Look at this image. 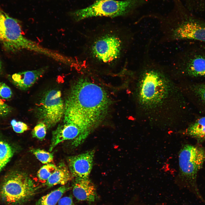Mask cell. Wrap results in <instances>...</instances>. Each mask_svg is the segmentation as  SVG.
I'll return each instance as SVG.
<instances>
[{"label":"cell","instance_id":"cell-20","mask_svg":"<svg viewBox=\"0 0 205 205\" xmlns=\"http://www.w3.org/2000/svg\"><path fill=\"white\" fill-rule=\"evenodd\" d=\"M30 151L42 163H49L53 161L54 156L52 153L39 149L32 148Z\"/></svg>","mask_w":205,"mask_h":205},{"label":"cell","instance_id":"cell-2","mask_svg":"<svg viewBox=\"0 0 205 205\" xmlns=\"http://www.w3.org/2000/svg\"><path fill=\"white\" fill-rule=\"evenodd\" d=\"M133 36L132 34H130L124 37L112 31H106L97 35L90 44V57L96 64L112 66L121 58Z\"/></svg>","mask_w":205,"mask_h":205},{"label":"cell","instance_id":"cell-14","mask_svg":"<svg viewBox=\"0 0 205 205\" xmlns=\"http://www.w3.org/2000/svg\"><path fill=\"white\" fill-rule=\"evenodd\" d=\"M73 178L68 167L63 162L60 163L45 183L48 187L61 184L65 185Z\"/></svg>","mask_w":205,"mask_h":205},{"label":"cell","instance_id":"cell-7","mask_svg":"<svg viewBox=\"0 0 205 205\" xmlns=\"http://www.w3.org/2000/svg\"><path fill=\"white\" fill-rule=\"evenodd\" d=\"M145 0H97L89 7L71 12L77 21L97 17H114L127 14Z\"/></svg>","mask_w":205,"mask_h":205},{"label":"cell","instance_id":"cell-11","mask_svg":"<svg viewBox=\"0 0 205 205\" xmlns=\"http://www.w3.org/2000/svg\"><path fill=\"white\" fill-rule=\"evenodd\" d=\"M94 154L95 151L93 150L68 158V167L73 178H89L93 167Z\"/></svg>","mask_w":205,"mask_h":205},{"label":"cell","instance_id":"cell-19","mask_svg":"<svg viewBox=\"0 0 205 205\" xmlns=\"http://www.w3.org/2000/svg\"><path fill=\"white\" fill-rule=\"evenodd\" d=\"M56 168L57 166L53 164L49 163L44 165L38 171L37 176L39 179L46 183Z\"/></svg>","mask_w":205,"mask_h":205},{"label":"cell","instance_id":"cell-26","mask_svg":"<svg viewBox=\"0 0 205 205\" xmlns=\"http://www.w3.org/2000/svg\"><path fill=\"white\" fill-rule=\"evenodd\" d=\"M2 64L1 62L0 59V72L2 70Z\"/></svg>","mask_w":205,"mask_h":205},{"label":"cell","instance_id":"cell-5","mask_svg":"<svg viewBox=\"0 0 205 205\" xmlns=\"http://www.w3.org/2000/svg\"><path fill=\"white\" fill-rule=\"evenodd\" d=\"M192 42L177 55L172 69L181 77L205 79V44Z\"/></svg>","mask_w":205,"mask_h":205},{"label":"cell","instance_id":"cell-8","mask_svg":"<svg viewBox=\"0 0 205 205\" xmlns=\"http://www.w3.org/2000/svg\"><path fill=\"white\" fill-rule=\"evenodd\" d=\"M179 165L181 176L187 187L203 201L197 186V175L205 162V151L202 147L186 144L180 150Z\"/></svg>","mask_w":205,"mask_h":205},{"label":"cell","instance_id":"cell-22","mask_svg":"<svg viewBox=\"0 0 205 205\" xmlns=\"http://www.w3.org/2000/svg\"><path fill=\"white\" fill-rule=\"evenodd\" d=\"M11 124L13 130L17 133H23L28 129V126L26 123L21 121H17L15 119L11 121Z\"/></svg>","mask_w":205,"mask_h":205},{"label":"cell","instance_id":"cell-3","mask_svg":"<svg viewBox=\"0 0 205 205\" xmlns=\"http://www.w3.org/2000/svg\"><path fill=\"white\" fill-rule=\"evenodd\" d=\"M0 42L5 50L11 52L26 50L50 58L54 54L53 50L44 47L24 36L20 22L9 16L1 7Z\"/></svg>","mask_w":205,"mask_h":205},{"label":"cell","instance_id":"cell-25","mask_svg":"<svg viewBox=\"0 0 205 205\" xmlns=\"http://www.w3.org/2000/svg\"><path fill=\"white\" fill-rule=\"evenodd\" d=\"M58 203V205H75L71 196L61 198Z\"/></svg>","mask_w":205,"mask_h":205},{"label":"cell","instance_id":"cell-24","mask_svg":"<svg viewBox=\"0 0 205 205\" xmlns=\"http://www.w3.org/2000/svg\"><path fill=\"white\" fill-rule=\"evenodd\" d=\"M11 107L0 97V116H7L11 112Z\"/></svg>","mask_w":205,"mask_h":205},{"label":"cell","instance_id":"cell-6","mask_svg":"<svg viewBox=\"0 0 205 205\" xmlns=\"http://www.w3.org/2000/svg\"><path fill=\"white\" fill-rule=\"evenodd\" d=\"M165 23L161 30L163 42L187 41L205 44V22L189 18Z\"/></svg>","mask_w":205,"mask_h":205},{"label":"cell","instance_id":"cell-10","mask_svg":"<svg viewBox=\"0 0 205 205\" xmlns=\"http://www.w3.org/2000/svg\"><path fill=\"white\" fill-rule=\"evenodd\" d=\"M93 129L87 125L70 121H63L52 132L49 151L51 152L60 143L68 140H72L73 145L77 146L84 140Z\"/></svg>","mask_w":205,"mask_h":205},{"label":"cell","instance_id":"cell-13","mask_svg":"<svg viewBox=\"0 0 205 205\" xmlns=\"http://www.w3.org/2000/svg\"><path fill=\"white\" fill-rule=\"evenodd\" d=\"M73 193L77 200L89 203L95 202L98 198L96 187L89 178L75 179Z\"/></svg>","mask_w":205,"mask_h":205},{"label":"cell","instance_id":"cell-12","mask_svg":"<svg viewBox=\"0 0 205 205\" xmlns=\"http://www.w3.org/2000/svg\"><path fill=\"white\" fill-rule=\"evenodd\" d=\"M47 66L32 70L22 71L13 74L11 81L17 88L26 90L32 86L45 73Z\"/></svg>","mask_w":205,"mask_h":205},{"label":"cell","instance_id":"cell-15","mask_svg":"<svg viewBox=\"0 0 205 205\" xmlns=\"http://www.w3.org/2000/svg\"><path fill=\"white\" fill-rule=\"evenodd\" d=\"M185 133L198 141L205 140V116L198 118L190 124L186 129Z\"/></svg>","mask_w":205,"mask_h":205},{"label":"cell","instance_id":"cell-18","mask_svg":"<svg viewBox=\"0 0 205 205\" xmlns=\"http://www.w3.org/2000/svg\"><path fill=\"white\" fill-rule=\"evenodd\" d=\"M189 88L194 98L201 104L205 106V83H194L190 85Z\"/></svg>","mask_w":205,"mask_h":205},{"label":"cell","instance_id":"cell-16","mask_svg":"<svg viewBox=\"0 0 205 205\" xmlns=\"http://www.w3.org/2000/svg\"><path fill=\"white\" fill-rule=\"evenodd\" d=\"M70 188L66 185H62L42 197L36 202V205H56L63 194Z\"/></svg>","mask_w":205,"mask_h":205},{"label":"cell","instance_id":"cell-9","mask_svg":"<svg viewBox=\"0 0 205 205\" xmlns=\"http://www.w3.org/2000/svg\"><path fill=\"white\" fill-rule=\"evenodd\" d=\"M36 116L40 121L51 128L63 117L65 103L61 91L51 89L46 92L37 105Z\"/></svg>","mask_w":205,"mask_h":205},{"label":"cell","instance_id":"cell-23","mask_svg":"<svg viewBox=\"0 0 205 205\" xmlns=\"http://www.w3.org/2000/svg\"><path fill=\"white\" fill-rule=\"evenodd\" d=\"M13 93L10 88L5 83L0 82V97L3 99H7L12 96Z\"/></svg>","mask_w":205,"mask_h":205},{"label":"cell","instance_id":"cell-4","mask_svg":"<svg viewBox=\"0 0 205 205\" xmlns=\"http://www.w3.org/2000/svg\"><path fill=\"white\" fill-rule=\"evenodd\" d=\"M38 187L28 175L15 171L6 176L0 185V199L10 205L24 203L36 193Z\"/></svg>","mask_w":205,"mask_h":205},{"label":"cell","instance_id":"cell-1","mask_svg":"<svg viewBox=\"0 0 205 205\" xmlns=\"http://www.w3.org/2000/svg\"><path fill=\"white\" fill-rule=\"evenodd\" d=\"M64 103V116L86 117L98 125L108 114L112 101L102 88L81 78L72 86Z\"/></svg>","mask_w":205,"mask_h":205},{"label":"cell","instance_id":"cell-17","mask_svg":"<svg viewBox=\"0 0 205 205\" xmlns=\"http://www.w3.org/2000/svg\"><path fill=\"white\" fill-rule=\"evenodd\" d=\"M14 150L7 142L0 141V173L13 156Z\"/></svg>","mask_w":205,"mask_h":205},{"label":"cell","instance_id":"cell-21","mask_svg":"<svg viewBox=\"0 0 205 205\" xmlns=\"http://www.w3.org/2000/svg\"><path fill=\"white\" fill-rule=\"evenodd\" d=\"M47 128L45 124L39 122L32 131V137L41 140H43L46 135Z\"/></svg>","mask_w":205,"mask_h":205}]
</instances>
